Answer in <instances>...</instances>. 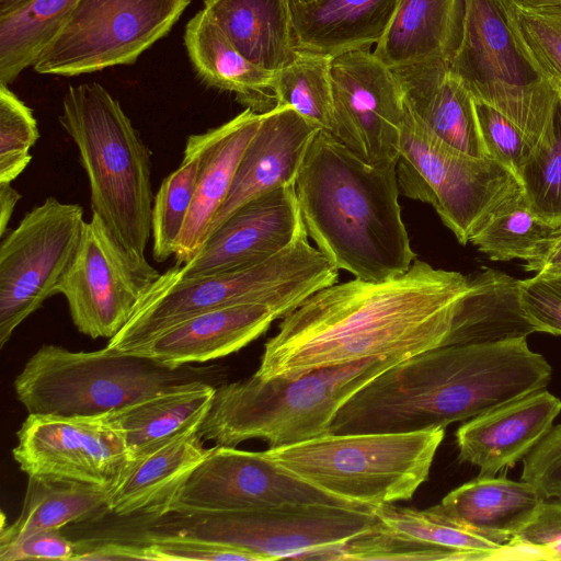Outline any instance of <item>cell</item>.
<instances>
[{"label": "cell", "instance_id": "6da1fadb", "mask_svg": "<svg viewBox=\"0 0 561 561\" xmlns=\"http://www.w3.org/2000/svg\"><path fill=\"white\" fill-rule=\"evenodd\" d=\"M469 288V276L419 259L394 278H354L327 286L282 318L255 374L265 379L294 378L442 346Z\"/></svg>", "mask_w": 561, "mask_h": 561}, {"label": "cell", "instance_id": "7a4b0ae2", "mask_svg": "<svg viewBox=\"0 0 561 561\" xmlns=\"http://www.w3.org/2000/svg\"><path fill=\"white\" fill-rule=\"evenodd\" d=\"M552 367L526 337L442 345L370 380L336 413L331 434L446 427L545 389Z\"/></svg>", "mask_w": 561, "mask_h": 561}, {"label": "cell", "instance_id": "3957f363", "mask_svg": "<svg viewBox=\"0 0 561 561\" xmlns=\"http://www.w3.org/2000/svg\"><path fill=\"white\" fill-rule=\"evenodd\" d=\"M295 192L308 236L339 271L381 282L416 260L401 217L397 163L370 164L320 130Z\"/></svg>", "mask_w": 561, "mask_h": 561}, {"label": "cell", "instance_id": "277c9868", "mask_svg": "<svg viewBox=\"0 0 561 561\" xmlns=\"http://www.w3.org/2000/svg\"><path fill=\"white\" fill-rule=\"evenodd\" d=\"M337 279L339 270L310 244L306 228L283 251L249 266L184 277L174 265L160 274L106 347L130 351L187 318L224 307L260 305L284 318Z\"/></svg>", "mask_w": 561, "mask_h": 561}, {"label": "cell", "instance_id": "5b68a950", "mask_svg": "<svg viewBox=\"0 0 561 561\" xmlns=\"http://www.w3.org/2000/svg\"><path fill=\"white\" fill-rule=\"evenodd\" d=\"M405 358L379 356L294 378L265 379L254 373L245 379L218 385L199 434L219 446L236 447L249 439H262L270 448L330 434L344 403Z\"/></svg>", "mask_w": 561, "mask_h": 561}, {"label": "cell", "instance_id": "8992f818", "mask_svg": "<svg viewBox=\"0 0 561 561\" xmlns=\"http://www.w3.org/2000/svg\"><path fill=\"white\" fill-rule=\"evenodd\" d=\"M58 121L75 142L99 215L138 259L151 238V151L119 102L100 83L71 85Z\"/></svg>", "mask_w": 561, "mask_h": 561}, {"label": "cell", "instance_id": "52a82bcc", "mask_svg": "<svg viewBox=\"0 0 561 561\" xmlns=\"http://www.w3.org/2000/svg\"><path fill=\"white\" fill-rule=\"evenodd\" d=\"M214 367L176 368L108 347L75 352L44 344L13 387L28 414L100 417L160 391L193 381L218 386Z\"/></svg>", "mask_w": 561, "mask_h": 561}, {"label": "cell", "instance_id": "ba28073f", "mask_svg": "<svg viewBox=\"0 0 561 561\" xmlns=\"http://www.w3.org/2000/svg\"><path fill=\"white\" fill-rule=\"evenodd\" d=\"M445 427L403 433L327 434L266 454L343 500L377 507L409 501L427 481Z\"/></svg>", "mask_w": 561, "mask_h": 561}, {"label": "cell", "instance_id": "9c48e42d", "mask_svg": "<svg viewBox=\"0 0 561 561\" xmlns=\"http://www.w3.org/2000/svg\"><path fill=\"white\" fill-rule=\"evenodd\" d=\"M449 69L474 100L516 124L534 148L546 140L561 90L530 55L504 0H466L462 38Z\"/></svg>", "mask_w": 561, "mask_h": 561}, {"label": "cell", "instance_id": "30bf717a", "mask_svg": "<svg viewBox=\"0 0 561 561\" xmlns=\"http://www.w3.org/2000/svg\"><path fill=\"white\" fill-rule=\"evenodd\" d=\"M397 178L400 192L431 205L461 244L470 242L523 193L514 171L491 158L453 148L424 127L408 107Z\"/></svg>", "mask_w": 561, "mask_h": 561}, {"label": "cell", "instance_id": "8fae6325", "mask_svg": "<svg viewBox=\"0 0 561 561\" xmlns=\"http://www.w3.org/2000/svg\"><path fill=\"white\" fill-rule=\"evenodd\" d=\"M148 533L187 536L233 547L259 561L335 560L340 548L378 524L374 507L286 505L206 513H168Z\"/></svg>", "mask_w": 561, "mask_h": 561}, {"label": "cell", "instance_id": "7c38bea8", "mask_svg": "<svg viewBox=\"0 0 561 561\" xmlns=\"http://www.w3.org/2000/svg\"><path fill=\"white\" fill-rule=\"evenodd\" d=\"M191 0H80L33 65L64 77L131 65L178 22Z\"/></svg>", "mask_w": 561, "mask_h": 561}, {"label": "cell", "instance_id": "4fadbf2b", "mask_svg": "<svg viewBox=\"0 0 561 561\" xmlns=\"http://www.w3.org/2000/svg\"><path fill=\"white\" fill-rule=\"evenodd\" d=\"M85 221L79 204L49 196L27 211L0 243V347L69 271Z\"/></svg>", "mask_w": 561, "mask_h": 561}, {"label": "cell", "instance_id": "5bb4252c", "mask_svg": "<svg viewBox=\"0 0 561 561\" xmlns=\"http://www.w3.org/2000/svg\"><path fill=\"white\" fill-rule=\"evenodd\" d=\"M286 505L370 507L316 488L273 460L266 451L215 445L152 515Z\"/></svg>", "mask_w": 561, "mask_h": 561}, {"label": "cell", "instance_id": "9a60e30c", "mask_svg": "<svg viewBox=\"0 0 561 561\" xmlns=\"http://www.w3.org/2000/svg\"><path fill=\"white\" fill-rule=\"evenodd\" d=\"M159 276L147 259L133 255L102 218L92 214L56 294L65 296L79 332L92 339H112L129 321Z\"/></svg>", "mask_w": 561, "mask_h": 561}, {"label": "cell", "instance_id": "2e32d148", "mask_svg": "<svg viewBox=\"0 0 561 561\" xmlns=\"http://www.w3.org/2000/svg\"><path fill=\"white\" fill-rule=\"evenodd\" d=\"M335 135L370 164L397 163L405 115L402 87L393 70L371 49L332 58Z\"/></svg>", "mask_w": 561, "mask_h": 561}, {"label": "cell", "instance_id": "e0dca14e", "mask_svg": "<svg viewBox=\"0 0 561 561\" xmlns=\"http://www.w3.org/2000/svg\"><path fill=\"white\" fill-rule=\"evenodd\" d=\"M16 437L13 458L27 477L112 489L128 460L123 438L101 417L28 414Z\"/></svg>", "mask_w": 561, "mask_h": 561}, {"label": "cell", "instance_id": "ac0fdd59", "mask_svg": "<svg viewBox=\"0 0 561 561\" xmlns=\"http://www.w3.org/2000/svg\"><path fill=\"white\" fill-rule=\"evenodd\" d=\"M305 228L295 185L279 187L237 209L180 273L195 277L259 263L291 244Z\"/></svg>", "mask_w": 561, "mask_h": 561}, {"label": "cell", "instance_id": "d6986e66", "mask_svg": "<svg viewBox=\"0 0 561 561\" xmlns=\"http://www.w3.org/2000/svg\"><path fill=\"white\" fill-rule=\"evenodd\" d=\"M320 130L289 105H276L263 113L208 236L245 203L279 187L295 185L308 148Z\"/></svg>", "mask_w": 561, "mask_h": 561}, {"label": "cell", "instance_id": "ffe728a7", "mask_svg": "<svg viewBox=\"0 0 561 561\" xmlns=\"http://www.w3.org/2000/svg\"><path fill=\"white\" fill-rule=\"evenodd\" d=\"M560 412L561 400L546 388L499 405L459 426L458 458L493 477L523 460Z\"/></svg>", "mask_w": 561, "mask_h": 561}, {"label": "cell", "instance_id": "44dd1931", "mask_svg": "<svg viewBox=\"0 0 561 561\" xmlns=\"http://www.w3.org/2000/svg\"><path fill=\"white\" fill-rule=\"evenodd\" d=\"M263 113L244 108L228 122L192 135L199 152V171L194 199L178 240L175 261L183 266L204 245L210 225L222 207L241 157L256 133Z\"/></svg>", "mask_w": 561, "mask_h": 561}, {"label": "cell", "instance_id": "7402d4cb", "mask_svg": "<svg viewBox=\"0 0 561 561\" xmlns=\"http://www.w3.org/2000/svg\"><path fill=\"white\" fill-rule=\"evenodd\" d=\"M276 319L270 308L260 305L217 308L187 318L124 353L172 368L205 363L241 350Z\"/></svg>", "mask_w": 561, "mask_h": 561}, {"label": "cell", "instance_id": "603a6c76", "mask_svg": "<svg viewBox=\"0 0 561 561\" xmlns=\"http://www.w3.org/2000/svg\"><path fill=\"white\" fill-rule=\"evenodd\" d=\"M392 70L402 87L407 107L424 127L461 152L486 157L474 98L450 71L449 64L424 61Z\"/></svg>", "mask_w": 561, "mask_h": 561}, {"label": "cell", "instance_id": "cb8c5ba5", "mask_svg": "<svg viewBox=\"0 0 561 561\" xmlns=\"http://www.w3.org/2000/svg\"><path fill=\"white\" fill-rule=\"evenodd\" d=\"M399 0H308L290 3L298 50L337 56L376 46Z\"/></svg>", "mask_w": 561, "mask_h": 561}, {"label": "cell", "instance_id": "d4e9b609", "mask_svg": "<svg viewBox=\"0 0 561 561\" xmlns=\"http://www.w3.org/2000/svg\"><path fill=\"white\" fill-rule=\"evenodd\" d=\"M466 0H399L373 53L391 69L424 61L450 65L462 38Z\"/></svg>", "mask_w": 561, "mask_h": 561}, {"label": "cell", "instance_id": "484cf974", "mask_svg": "<svg viewBox=\"0 0 561 561\" xmlns=\"http://www.w3.org/2000/svg\"><path fill=\"white\" fill-rule=\"evenodd\" d=\"M184 43L193 68L208 87L227 91L256 113L276 106V71L242 55L202 9L186 24Z\"/></svg>", "mask_w": 561, "mask_h": 561}, {"label": "cell", "instance_id": "4316f807", "mask_svg": "<svg viewBox=\"0 0 561 561\" xmlns=\"http://www.w3.org/2000/svg\"><path fill=\"white\" fill-rule=\"evenodd\" d=\"M215 391L211 382H187L100 417L121 435L129 459L199 427Z\"/></svg>", "mask_w": 561, "mask_h": 561}, {"label": "cell", "instance_id": "83f0119b", "mask_svg": "<svg viewBox=\"0 0 561 561\" xmlns=\"http://www.w3.org/2000/svg\"><path fill=\"white\" fill-rule=\"evenodd\" d=\"M204 443L197 427L129 458L111 489L110 512L152 514L206 457Z\"/></svg>", "mask_w": 561, "mask_h": 561}, {"label": "cell", "instance_id": "f1b7e54d", "mask_svg": "<svg viewBox=\"0 0 561 561\" xmlns=\"http://www.w3.org/2000/svg\"><path fill=\"white\" fill-rule=\"evenodd\" d=\"M203 10L242 55L267 70H280L298 53L290 0H209Z\"/></svg>", "mask_w": 561, "mask_h": 561}, {"label": "cell", "instance_id": "f546056e", "mask_svg": "<svg viewBox=\"0 0 561 561\" xmlns=\"http://www.w3.org/2000/svg\"><path fill=\"white\" fill-rule=\"evenodd\" d=\"M545 500L536 486L522 479L480 474L450 491L439 505L453 518L507 545Z\"/></svg>", "mask_w": 561, "mask_h": 561}, {"label": "cell", "instance_id": "4dcf8cb0", "mask_svg": "<svg viewBox=\"0 0 561 561\" xmlns=\"http://www.w3.org/2000/svg\"><path fill=\"white\" fill-rule=\"evenodd\" d=\"M469 291L443 345L527 337L535 332L522 309L519 279L485 268L469 276Z\"/></svg>", "mask_w": 561, "mask_h": 561}, {"label": "cell", "instance_id": "1f68e13d", "mask_svg": "<svg viewBox=\"0 0 561 561\" xmlns=\"http://www.w3.org/2000/svg\"><path fill=\"white\" fill-rule=\"evenodd\" d=\"M22 510L13 523L2 526L0 548L47 529H60L110 512L111 489L62 479L27 477Z\"/></svg>", "mask_w": 561, "mask_h": 561}, {"label": "cell", "instance_id": "d6a6232c", "mask_svg": "<svg viewBox=\"0 0 561 561\" xmlns=\"http://www.w3.org/2000/svg\"><path fill=\"white\" fill-rule=\"evenodd\" d=\"M374 513L388 531L443 548L457 561L500 560L507 546L453 518L439 504L426 510L383 504Z\"/></svg>", "mask_w": 561, "mask_h": 561}, {"label": "cell", "instance_id": "836d02e7", "mask_svg": "<svg viewBox=\"0 0 561 561\" xmlns=\"http://www.w3.org/2000/svg\"><path fill=\"white\" fill-rule=\"evenodd\" d=\"M80 0H30L0 14V84L33 66Z\"/></svg>", "mask_w": 561, "mask_h": 561}, {"label": "cell", "instance_id": "e575fe53", "mask_svg": "<svg viewBox=\"0 0 561 561\" xmlns=\"http://www.w3.org/2000/svg\"><path fill=\"white\" fill-rule=\"evenodd\" d=\"M332 56L298 50L295 59L276 71V105H289L302 117L334 137L331 83Z\"/></svg>", "mask_w": 561, "mask_h": 561}, {"label": "cell", "instance_id": "d590c367", "mask_svg": "<svg viewBox=\"0 0 561 561\" xmlns=\"http://www.w3.org/2000/svg\"><path fill=\"white\" fill-rule=\"evenodd\" d=\"M198 171V147L190 135L179 168L164 178L153 199L152 256L159 263L175 254L178 240L194 199Z\"/></svg>", "mask_w": 561, "mask_h": 561}, {"label": "cell", "instance_id": "8d00e7d4", "mask_svg": "<svg viewBox=\"0 0 561 561\" xmlns=\"http://www.w3.org/2000/svg\"><path fill=\"white\" fill-rule=\"evenodd\" d=\"M535 216L523 193L500 210L470 242L493 261L538 259L556 232Z\"/></svg>", "mask_w": 561, "mask_h": 561}, {"label": "cell", "instance_id": "74e56055", "mask_svg": "<svg viewBox=\"0 0 561 561\" xmlns=\"http://www.w3.org/2000/svg\"><path fill=\"white\" fill-rule=\"evenodd\" d=\"M528 208L540 220L561 227V99L546 140L517 171Z\"/></svg>", "mask_w": 561, "mask_h": 561}, {"label": "cell", "instance_id": "f35d334b", "mask_svg": "<svg viewBox=\"0 0 561 561\" xmlns=\"http://www.w3.org/2000/svg\"><path fill=\"white\" fill-rule=\"evenodd\" d=\"M38 138L32 108L9 85L0 84V182L11 183L25 170Z\"/></svg>", "mask_w": 561, "mask_h": 561}, {"label": "cell", "instance_id": "ab89813d", "mask_svg": "<svg viewBox=\"0 0 561 561\" xmlns=\"http://www.w3.org/2000/svg\"><path fill=\"white\" fill-rule=\"evenodd\" d=\"M504 1L530 55L561 90V8Z\"/></svg>", "mask_w": 561, "mask_h": 561}, {"label": "cell", "instance_id": "60d3db41", "mask_svg": "<svg viewBox=\"0 0 561 561\" xmlns=\"http://www.w3.org/2000/svg\"><path fill=\"white\" fill-rule=\"evenodd\" d=\"M335 560L457 561L443 548L388 531L379 520L370 530L345 542Z\"/></svg>", "mask_w": 561, "mask_h": 561}, {"label": "cell", "instance_id": "b9f144b4", "mask_svg": "<svg viewBox=\"0 0 561 561\" xmlns=\"http://www.w3.org/2000/svg\"><path fill=\"white\" fill-rule=\"evenodd\" d=\"M474 107L486 157L517 173L533 152L529 139L516 124L489 104L474 100Z\"/></svg>", "mask_w": 561, "mask_h": 561}, {"label": "cell", "instance_id": "7bdbcfd3", "mask_svg": "<svg viewBox=\"0 0 561 561\" xmlns=\"http://www.w3.org/2000/svg\"><path fill=\"white\" fill-rule=\"evenodd\" d=\"M561 560V501L545 500L528 525L513 537L500 560Z\"/></svg>", "mask_w": 561, "mask_h": 561}, {"label": "cell", "instance_id": "ee69618b", "mask_svg": "<svg viewBox=\"0 0 561 561\" xmlns=\"http://www.w3.org/2000/svg\"><path fill=\"white\" fill-rule=\"evenodd\" d=\"M140 542L147 547L151 561H259L247 551L187 536L146 533Z\"/></svg>", "mask_w": 561, "mask_h": 561}, {"label": "cell", "instance_id": "f6af8a7d", "mask_svg": "<svg viewBox=\"0 0 561 561\" xmlns=\"http://www.w3.org/2000/svg\"><path fill=\"white\" fill-rule=\"evenodd\" d=\"M519 297L535 332L561 335V275L535 274L519 280Z\"/></svg>", "mask_w": 561, "mask_h": 561}, {"label": "cell", "instance_id": "bcb514c9", "mask_svg": "<svg viewBox=\"0 0 561 561\" xmlns=\"http://www.w3.org/2000/svg\"><path fill=\"white\" fill-rule=\"evenodd\" d=\"M520 479L536 486L546 500L561 501V423L523 458Z\"/></svg>", "mask_w": 561, "mask_h": 561}, {"label": "cell", "instance_id": "7dc6e473", "mask_svg": "<svg viewBox=\"0 0 561 561\" xmlns=\"http://www.w3.org/2000/svg\"><path fill=\"white\" fill-rule=\"evenodd\" d=\"M75 553L76 545L67 539L60 529H47L0 548V560H72Z\"/></svg>", "mask_w": 561, "mask_h": 561}, {"label": "cell", "instance_id": "c3c4849f", "mask_svg": "<svg viewBox=\"0 0 561 561\" xmlns=\"http://www.w3.org/2000/svg\"><path fill=\"white\" fill-rule=\"evenodd\" d=\"M72 560L108 561V560H148L151 556L145 545L123 543L105 540L91 545L89 548L77 549Z\"/></svg>", "mask_w": 561, "mask_h": 561}, {"label": "cell", "instance_id": "681fc988", "mask_svg": "<svg viewBox=\"0 0 561 561\" xmlns=\"http://www.w3.org/2000/svg\"><path fill=\"white\" fill-rule=\"evenodd\" d=\"M526 272L535 274L561 275V227L557 228L548 241L541 255L530 262H525Z\"/></svg>", "mask_w": 561, "mask_h": 561}, {"label": "cell", "instance_id": "f907efd6", "mask_svg": "<svg viewBox=\"0 0 561 561\" xmlns=\"http://www.w3.org/2000/svg\"><path fill=\"white\" fill-rule=\"evenodd\" d=\"M21 194L9 182H0V236L7 232V227Z\"/></svg>", "mask_w": 561, "mask_h": 561}, {"label": "cell", "instance_id": "816d5d0a", "mask_svg": "<svg viewBox=\"0 0 561 561\" xmlns=\"http://www.w3.org/2000/svg\"><path fill=\"white\" fill-rule=\"evenodd\" d=\"M519 4L527 7H558L561 8V0H516Z\"/></svg>", "mask_w": 561, "mask_h": 561}, {"label": "cell", "instance_id": "f5cc1de1", "mask_svg": "<svg viewBox=\"0 0 561 561\" xmlns=\"http://www.w3.org/2000/svg\"><path fill=\"white\" fill-rule=\"evenodd\" d=\"M30 0H0V14L11 12Z\"/></svg>", "mask_w": 561, "mask_h": 561}, {"label": "cell", "instance_id": "db71d44e", "mask_svg": "<svg viewBox=\"0 0 561 561\" xmlns=\"http://www.w3.org/2000/svg\"><path fill=\"white\" fill-rule=\"evenodd\" d=\"M305 1H308V0H290V3H294V2H305Z\"/></svg>", "mask_w": 561, "mask_h": 561}, {"label": "cell", "instance_id": "11a10c76", "mask_svg": "<svg viewBox=\"0 0 561 561\" xmlns=\"http://www.w3.org/2000/svg\"><path fill=\"white\" fill-rule=\"evenodd\" d=\"M207 1H209V0H203L204 3L207 2Z\"/></svg>", "mask_w": 561, "mask_h": 561}]
</instances>
